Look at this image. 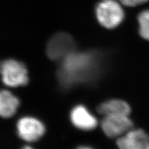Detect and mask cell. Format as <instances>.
<instances>
[{"instance_id": "obj_10", "label": "cell", "mask_w": 149, "mask_h": 149, "mask_svg": "<svg viewBox=\"0 0 149 149\" xmlns=\"http://www.w3.org/2000/svg\"><path fill=\"white\" fill-rule=\"evenodd\" d=\"M19 105V100L8 91H0V116L10 117L15 115Z\"/></svg>"}, {"instance_id": "obj_1", "label": "cell", "mask_w": 149, "mask_h": 149, "mask_svg": "<svg viewBox=\"0 0 149 149\" xmlns=\"http://www.w3.org/2000/svg\"><path fill=\"white\" fill-rule=\"evenodd\" d=\"M57 78L62 88L68 89L90 81L97 72L99 59L92 52H72L60 61Z\"/></svg>"}, {"instance_id": "obj_7", "label": "cell", "mask_w": 149, "mask_h": 149, "mask_svg": "<svg viewBox=\"0 0 149 149\" xmlns=\"http://www.w3.org/2000/svg\"><path fill=\"white\" fill-rule=\"evenodd\" d=\"M117 144L121 149H148L149 136L141 129H130L119 137Z\"/></svg>"}, {"instance_id": "obj_3", "label": "cell", "mask_w": 149, "mask_h": 149, "mask_svg": "<svg viewBox=\"0 0 149 149\" xmlns=\"http://www.w3.org/2000/svg\"><path fill=\"white\" fill-rule=\"evenodd\" d=\"M0 72L3 84L9 87L22 86L29 81L26 68L18 61L9 59L3 61Z\"/></svg>"}, {"instance_id": "obj_9", "label": "cell", "mask_w": 149, "mask_h": 149, "mask_svg": "<svg viewBox=\"0 0 149 149\" xmlns=\"http://www.w3.org/2000/svg\"><path fill=\"white\" fill-rule=\"evenodd\" d=\"M130 107L126 102L121 100H112L104 102L98 108V112L104 116L107 115H128Z\"/></svg>"}, {"instance_id": "obj_4", "label": "cell", "mask_w": 149, "mask_h": 149, "mask_svg": "<svg viewBox=\"0 0 149 149\" xmlns=\"http://www.w3.org/2000/svg\"><path fill=\"white\" fill-rule=\"evenodd\" d=\"M75 44L72 37L67 33H61L54 35L50 40L46 53L53 61H62L74 51Z\"/></svg>"}, {"instance_id": "obj_5", "label": "cell", "mask_w": 149, "mask_h": 149, "mask_svg": "<svg viewBox=\"0 0 149 149\" xmlns=\"http://www.w3.org/2000/svg\"><path fill=\"white\" fill-rule=\"evenodd\" d=\"M133 126L128 115H107L102 122L104 133L109 137H120Z\"/></svg>"}, {"instance_id": "obj_2", "label": "cell", "mask_w": 149, "mask_h": 149, "mask_svg": "<svg viewBox=\"0 0 149 149\" xmlns=\"http://www.w3.org/2000/svg\"><path fill=\"white\" fill-rule=\"evenodd\" d=\"M118 0H102L96 7V16L102 26L111 29L118 26L124 18V9Z\"/></svg>"}, {"instance_id": "obj_11", "label": "cell", "mask_w": 149, "mask_h": 149, "mask_svg": "<svg viewBox=\"0 0 149 149\" xmlns=\"http://www.w3.org/2000/svg\"><path fill=\"white\" fill-rule=\"evenodd\" d=\"M139 34L144 40L149 41V10H144L138 16Z\"/></svg>"}, {"instance_id": "obj_8", "label": "cell", "mask_w": 149, "mask_h": 149, "mask_svg": "<svg viewBox=\"0 0 149 149\" xmlns=\"http://www.w3.org/2000/svg\"><path fill=\"white\" fill-rule=\"evenodd\" d=\"M70 120L75 127L83 130H93L97 126V119L82 105L77 106L72 110Z\"/></svg>"}, {"instance_id": "obj_12", "label": "cell", "mask_w": 149, "mask_h": 149, "mask_svg": "<svg viewBox=\"0 0 149 149\" xmlns=\"http://www.w3.org/2000/svg\"><path fill=\"white\" fill-rule=\"evenodd\" d=\"M118 1L122 4L126 6L133 7L146 3L148 0H118Z\"/></svg>"}, {"instance_id": "obj_6", "label": "cell", "mask_w": 149, "mask_h": 149, "mask_svg": "<svg viewBox=\"0 0 149 149\" xmlns=\"http://www.w3.org/2000/svg\"><path fill=\"white\" fill-rule=\"evenodd\" d=\"M45 127L40 121L31 117H26L17 123L18 135L26 141H35L42 137Z\"/></svg>"}]
</instances>
